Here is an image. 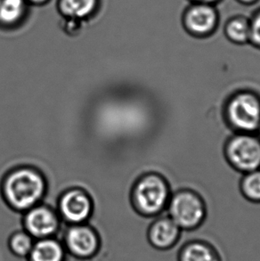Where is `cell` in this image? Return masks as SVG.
Returning a JSON list of instances; mask_svg holds the SVG:
<instances>
[{"label": "cell", "instance_id": "12", "mask_svg": "<svg viewBox=\"0 0 260 261\" xmlns=\"http://www.w3.org/2000/svg\"><path fill=\"white\" fill-rule=\"evenodd\" d=\"M66 250L57 237L35 240L27 261H65Z\"/></svg>", "mask_w": 260, "mask_h": 261}, {"label": "cell", "instance_id": "23", "mask_svg": "<svg viewBox=\"0 0 260 261\" xmlns=\"http://www.w3.org/2000/svg\"><path fill=\"white\" fill-rule=\"evenodd\" d=\"M258 130H259V134H260V126H259V128H258Z\"/></svg>", "mask_w": 260, "mask_h": 261}, {"label": "cell", "instance_id": "13", "mask_svg": "<svg viewBox=\"0 0 260 261\" xmlns=\"http://www.w3.org/2000/svg\"><path fill=\"white\" fill-rule=\"evenodd\" d=\"M98 5V0H59L61 14L68 20L81 21L91 16Z\"/></svg>", "mask_w": 260, "mask_h": 261}, {"label": "cell", "instance_id": "4", "mask_svg": "<svg viewBox=\"0 0 260 261\" xmlns=\"http://www.w3.org/2000/svg\"><path fill=\"white\" fill-rule=\"evenodd\" d=\"M169 217L183 232H194L202 225L206 210L196 194L182 190L172 194L167 208Z\"/></svg>", "mask_w": 260, "mask_h": 261}, {"label": "cell", "instance_id": "8", "mask_svg": "<svg viewBox=\"0 0 260 261\" xmlns=\"http://www.w3.org/2000/svg\"><path fill=\"white\" fill-rule=\"evenodd\" d=\"M22 227L35 240L56 237L63 228L57 211L39 203L25 212Z\"/></svg>", "mask_w": 260, "mask_h": 261}, {"label": "cell", "instance_id": "9", "mask_svg": "<svg viewBox=\"0 0 260 261\" xmlns=\"http://www.w3.org/2000/svg\"><path fill=\"white\" fill-rule=\"evenodd\" d=\"M57 213L64 225L86 224L93 212V203L88 194L81 188H71L61 195Z\"/></svg>", "mask_w": 260, "mask_h": 261}, {"label": "cell", "instance_id": "5", "mask_svg": "<svg viewBox=\"0 0 260 261\" xmlns=\"http://www.w3.org/2000/svg\"><path fill=\"white\" fill-rule=\"evenodd\" d=\"M65 226L61 241L67 254L80 260H88L99 253L102 246V237L95 227L87 223Z\"/></svg>", "mask_w": 260, "mask_h": 261}, {"label": "cell", "instance_id": "21", "mask_svg": "<svg viewBox=\"0 0 260 261\" xmlns=\"http://www.w3.org/2000/svg\"><path fill=\"white\" fill-rule=\"evenodd\" d=\"M47 1H49V0H26V2L33 4V5H38V6L44 5V4H46Z\"/></svg>", "mask_w": 260, "mask_h": 261}, {"label": "cell", "instance_id": "7", "mask_svg": "<svg viewBox=\"0 0 260 261\" xmlns=\"http://www.w3.org/2000/svg\"><path fill=\"white\" fill-rule=\"evenodd\" d=\"M185 31L195 39H207L214 34L219 23V15L214 5L191 3L183 14Z\"/></svg>", "mask_w": 260, "mask_h": 261}, {"label": "cell", "instance_id": "16", "mask_svg": "<svg viewBox=\"0 0 260 261\" xmlns=\"http://www.w3.org/2000/svg\"><path fill=\"white\" fill-rule=\"evenodd\" d=\"M35 239L30 236L24 229L13 230L7 239V246L12 254L20 258L28 257Z\"/></svg>", "mask_w": 260, "mask_h": 261}, {"label": "cell", "instance_id": "15", "mask_svg": "<svg viewBox=\"0 0 260 261\" xmlns=\"http://www.w3.org/2000/svg\"><path fill=\"white\" fill-rule=\"evenodd\" d=\"M26 0H0V25L14 27L24 17Z\"/></svg>", "mask_w": 260, "mask_h": 261}, {"label": "cell", "instance_id": "20", "mask_svg": "<svg viewBox=\"0 0 260 261\" xmlns=\"http://www.w3.org/2000/svg\"><path fill=\"white\" fill-rule=\"evenodd\" d=\"M236 1L244 6H252L254 4L257 3L259 0H236Z\"/></svg>", "mask_w": 260, "mask_h": 261}, {"label": "cell", "instance_id": "22", "mask_svg": "<svg viewBox=\"0 0 260 261\" xmlns=\"http://www.w3.org/2000/svg\"><path fill=\"white\" fill-rule=\"evenodd\" d=\"M148 130H149V113H148ZM148 134H149V131H148ZM148 143H149V135H148Z\"/></svg>", "mask_w": 260, "mask_h": 261}, {"label": "cell", "instance_id": "17", "mask_svg": "<svg viewBox=\"0 0 260 261\" xmlns=\"http://www.w3.org/2000/svg\"><path fill=\"white\" fill-rule=\"evenodd\" d=\"M241 188L249 200L260 201V170L244 174L241 182Z\"/></svg>", "mask_w": 260, "mask_h": 261}, {"label": "cell", "instance_id": "14", "mask_svg": "<svg viewBox=\"0 0 260 261\" xmlns=\"http://www.w3.org/2000/svg\"><path fill=\"white\" fill-rule=\"evenodd\" d=\"M224 34L229 42L236 46L250 44V19L244 16H236L226 21Z\"/></svg>", "mask_w": 260, "mask_h": 261}, {"label": "cell", "instance_id": "11", "mask_svg": "<svg viewBox=\"0 0 260 261\" xmlns=\"http://www.w3.org/2000/svg\"><path fill=\"white\" fill-rule=\"evenodd\" d=\"M177 261H223L218 248L211 242L194 238L180 247Z\"/></svg>", "mask_w": 260, "mask_h": 261}, {"label": "cell", "instance_id": "18", "mask_svg": "<svg viewBox=\"0 0 260 261\" xmlns=\"http://www.w3.org/2000/svg\"><path fill=\"white\" fill-rule=\"evenodd\" d=\"M250 45L260 49V9L250 18Z\"/></svg>", "mask_w": 260, "mask_h": 261}, {"label": "cell", "instance_id": "6", "mask_svg": "<svg viewBox=\"0 0 260 261\" xmlns=\"http://www.w3.org/2000/svg\"><path fill=\"white\" fill-rule=\"evenodd\" d=\"M225 155L236 170L243 173L260 169V140L248 133H236L225 146Z\"/></svg>", "mask_w": 260, "mask_h": 261}, {"label": "cell", "instance_id": "1", "mask_svg": "<svg viewBox=\"0 0 260 261\" xmlns=\"http://www.w3.org/2000/svg\"><path fill=\"white\" fill-rule=\"evenodd\" d=\"M46 189V180L42 174L32 167H19L11 170L2 185L7 203L21 212H26L39 204Z\"/></svg>", "mask_w": 260, "mask_h": 261}, {"label": "cell", "instance_id": "2", "mask_svg": "<svg viewBox=\"0 0 260 261\" xmlns=\"http://www.w3.org/2000/svg\"><path fill=\"white\" fill-rule=\"evenodd\" d=\"M170 193L165 180L157 174H146L137 180L132 192L134 206L146 217L161 215L166 210Z\"/></svg>", "mask_w": 260, "mask_h": 261}, {"label": "cell", "instance_id": "10", "mask_svg": "<svg viewBox=\"0 0 260 261\" xmlns=\"http://www.w3.org/2000/svg\"><path fill=\"white\" fill-rule=\"evenodd\" d=\"M183 231L169 218L160 215L152 219L145 229L148 244L156 251H168L176 247Z\"/></svg>", "mask_w": 260, "mask_h": 261}, {"label": "cell", "instance_id": "3", "mask_svg": "<svg viewBox=\"0 0 260 261\" xmlns=\"http://www.w3.org/2000/svg\"><path fill=\"white\" fill-rule=\"evenodd\" d=\"M225 117L237 132L253 133L260 126V99L252 92H239L229 99Z\"/></svg>", "mask_w": 260, "mask_h": 261}, {"label": "cell", "instance_id": "19", "mask_svg": "<svg viewBox=\"0 0 260 261\" xmlns=\"http://www.w3.org/2000/svg\"><path fill=\"white\" fill-rule=\"evenodd\" d=\"M190 1L192 3L210 4V5H214L215 6L220 0H190Z\"/></svg>", "mask_w": 260, "mask_h": 261}]
</instances>
